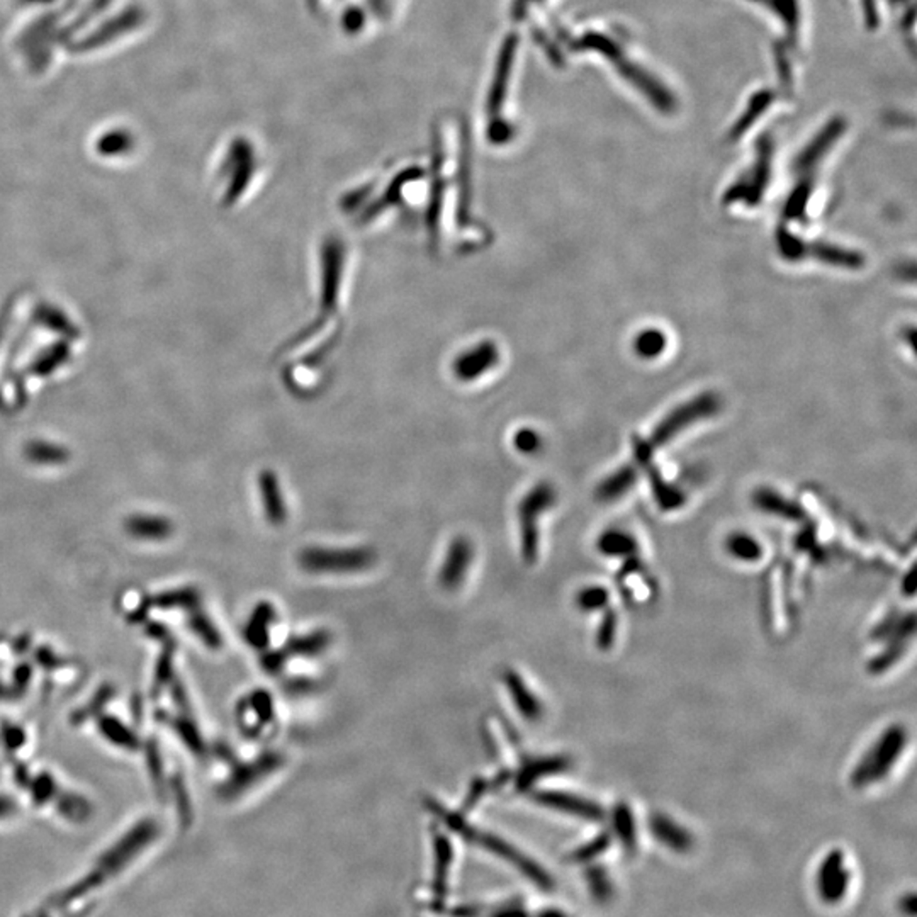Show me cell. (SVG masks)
Here are the masks:
<instances>
[{"label":"cell","instance_id":"f35d334b","mask_svg":"<svg viewBox=\"0 0 917 917\" xmlns=\"http://www.w3.org/2000/svg\"><path fill=\"white\" fill-rule=\"evenodd\" d=\"M493 917H530L529 912L520 904H506L502 909H498Z\"/></svg>","mask_w":917,"mask_h":917},{"label":"cell","instance_id":"d4e9b609","mask_svg":"<svg viewBox=\"0 0 917 917\" xmlns=\"http://www.w3.org/2000/svg\"><path fill=\"white\" fill-rule=\"evenodd\" d=\"M647 471V476H649V483H651V488H653V494L658 502V506L661 510L664 512H673V510H678L685 504V494L680 492L678 488H674L670 483H666L658 469L651 464H647L644 467Z\"/></svg>","mask_w":917,"mask_h":917},{"label":"cell","instance_id":"277c9868","mask_svg":"<svg viewBox=\"0 0 917 917\" xmlns=\"http://www.w3.org/2000/svg\"><path fill=\"white\" fill-rule=\"evenodd\" d=\"M297 563L311 574H352L371 568L375 553L371 547H308L299 553Z\"/></svg>","mask_w":917,"mask_h":917},{"label":"cell","instance_id":"ab89813d","mask_svg":"<svg viewBox=\"0 0 917 917\" xmlns=\"http://www.w3.org/2000/svg\"><path fill=\"white\" fill-rule=\"evenodd\" d=\"M518 447L523 453H532V451H535L539 447V437L535 434H532V432H525L523 435L518 437Z\"/></svg>","mask_w":917,"mask_h":917},{"label":"cell","instance_id":"5bb4252c","mask_svg":"<svg viewBox=\"0 0 917 917\" xmlns=\"http://www.w3.org/2000/svg\"><path fill=\"white\" fill-rule=\"evenodd\" d=\"M503 683L518 713L529 723H539L543 715V703L530 690L523 678L513 670H506L503 672Z\"/></svg>","mask_w":917,"mask_h":917},{"label":"cell","instance_id":"d6a6232c","mask_svg":"<svg viewBox=\"0 0 917 917\" xmlns=\"http://www.w3.org/2000/svg\"><path fill=\"white\" fill-rule=\"evenodd\" d=\"M802 244H803V240L799 238L797 234L788 232L787 226H783V224L778 226L776 245H778V252L783 259L790 260V262L802 260Z\"/></svg>","mask_w":917,"mask_h":917},{"label":"cell","instance_id":"52a82bcc","mask_svg":"<svg viewBox=\"0 0 917 917\" xmlns=\"http://www.w3.org/2000/svg\"><path fill=\"white\" fill-rule=\"evenodd\" d=\"M283 764H284V756L281 753L267 751V753L260 754L259 758H255L254 762L238 766L233 772L232 776L228 778V782L223 785L221 792L224 797H230V799L236 797V795H242L248 788L259 783L260 780L267 778L275 770H279Z\"/></svg>","mask_w":917,"mask_h":917},{"label":"cell","instance_id":"e575fe53","mask_svg":"<svg viewBox=\"0 0 917 917\" xmlns=\"http://www.w3.org/2000/svg\"><path fill=\"white\" fill-rule=\"evenodd\" d=\"M191 629L194 631L204 643H206L209 647H220L221 646V635L218 633V629L211 623V621L201 615V613H195L194 617L191 619Z\"/></svg>","mask_w":917,"mask_h":917},{"label":"cell","instance_id":"60d3db41","mask_svg":"<svg viewBox=\"0 0 917 917\" xmlns=\"http://www.w3.org/2000/svg\"><path fill=\"white\" fill-rule=\"evenodd\" d=\"M899 909H901V912L905 914V916H916V895H914L912 892L904 895V897L901 899V902H899Z\"/></svg>","mask_w":917,"mask_h":917},{"label":"cell","instance_id":"1f68e13d","mask_svg":"<svg viewBox=\"0 0 917 917\" xmlns=\"http://www.w3.org/2000/svg\"><path fill=\"white\" fill-rule=\"evenodd\" d=\"M610 844H612V836L608 832H602L593 840L588 841L586 844L576 848L569 854V860L574 863H590V862H593L594 858H598L600 854L607 852Z\"/></svg>","mask_w":917,"mask_h":917},{"label":"cell","instance_id":"6da1fadb","mask_svg":"<svg viewBox=\"0 0 917 917\" xmlns=\"http://www.w3.org/2000/svg\"><path fill=\"white\" fill-rule=\"evenodd\" d=\"M723 408V400L715 393H703L698 394L693 400L686 401L674 408L673 412L666 414L649 439H633V463L635 467H646L653 463L654 453L670 444L678 434H682L686 428L695 425L703 418H711L713 414H719Z\"/></svg>","mask_w":917,"mask_h":917},{"label":"cell","instance_id":"4fadbf2b","mask_svg":"<svg viewBox=\"0 0 917 917\" xmlns=\"http://www.w3.org/2000/svg\"><path fill=\"white\" fill-rule=\"evenodd\" d=\"M573 768V760L569 756L563 754H553V756H541L533 758L530 762L523 763L517 775V790H529L537 782L547 776L559 775Z\"/></svg>","mask_w":917,"mask_h":917},{"label":"cell","instance_id":"9c48e42d","mask_svg":"<svg viewBox=\"0 0 917 917\" xmlns=\"http://www.w3.org/2000/svg\"><path fill=\"white\" fill-rule=\"evenodd\" d=\"M533 801L537 802L539 805L554 809L557 812L578 817V819L588 821V822H600L605 819V811L596 802L574 795V793L543 790V792L533 793Z\"/></svg>","mask_w":917,"mask_h":917},{"label":"cell","instance_id":"44dd1931","mask_svg":"<svg viewBox=\"0 0 917 917\" xmlns=\"http://www.w3.org/2000/svg\"><path fill=\"white\" fill-rule=\"evenodd\" d=\"M639 471L633 464L623 465L613 474H610L607 479H603L598 488H596V498L602 503H612L615 500H621L627 493L633 490V484L637 483Z\"/></svg>","mask_w":917,"mask_h":917},{"label":"cell","instance_id":"f1b7e54d","mask_svg":"<svg viewBox=\"0 0 917 917\" xmlns=\"http://www.w3.org/2000/svg\"><path fill=\"white\" fill-rule=\"evenodd\" d=\"M633 349L641 359H656L666 349V335L654 328L644 330L635 338Z\"/></svg>","mask_w":917,"mask_h":917},{"label":"cell","instance_id":"8d00e7d4","mask_svg":"<svg viewBox=\"0 0 917 917\" xmlns=\"http://www.w3.org/2000/svg\"><path fill=\"white\" fill-rule=\"evenodd\" d=\"M490 788H492V783H488V782H486V780H483V778H476V780L471 783L469 792H467V795H465L464 811L473 809V807L478 803L479 799H481V797H483V795H484Z\"/></svg>","mask_w":917,"mask_h":917},{"label":"cell","instance_id":"4dcf8cb0","mask_svg":"<svg viewBox=\"0 0 917 917\" xmlns=\"http://www.w3.org/2000/svg\"><path fill=\"white\" fill-rule=\"evenodd\" d=\"M131 533L145 537V539H162L168 535L170 525L167 520L162 518L140 517L133 518L128 523Z\"/></svg>","mask_w":917,"mask_h":917},{"label":"cell","instance_id":"5b68a950","mask_svg":"<svg viewBox=\"0 0 917 917\" xmlns=\"http://www.w3.org/2000/svg\"><path fill=\"white\" fill-rule=\"evenodd\" d=\"M556 503V492L549 484H537L532 492L522 500L518 506V520H520V549L522 557L527 564H535L539 559V518L545 510Z\"/></svg>","mask_w":917,"mask_h":917},{"label":"cell","instance_id":"484cf974","mask_svg":"<svg viewBox=\"0 0 917 917\" xmlns=\"http://www.w3.org/2000/svg\"><path fill=\"white\" fill-rule=\"evenodd\" d=\"M612 831L627 852H635V846H637L635 817H633V809L623 802L617 803L612 809Z\"/></svg>","mask_w":917,"mask_h":917},{"label":"cell","instance_id":"ee69618b","mask_svg":"<svg viewBox=\"0 0 917 917\" xmlns=\"http://www.w3.org/2000/svg\"><path fill=\"white\" fill-rule=\"evenodd\" d=\"M539 917H566V916H564V914H563L561 911H557V909H545V911H543V912L539 914Z\"/></svg>","mask_w":917,"mask_h":917},{"label":"cell","instance_id":"d590c367","mask_svg":"<svg viewBox=\"0 0 917 917\" xmlns=\"http://www.w3.org/2000/svg\"><path fill=\"white\" fill-rule=\"evenodd\" d=\"M902 619V615H895V613H889L883 621L880 622L879 625H875V629L872 631V641L873 643H883L891 637L892 633L897 631L899 627V622Z\"/></svg>","mask_w":917,"mask_h":917},{"label":"cell","instance_id":"2e32d148","mask_svg":"<svg viewBox=\"0 0 917 917\" xmlns=\"http://www.w3.org/2000/svg\"><path fill=\"white\" fill-rule=\"evenodd\" d=\"M649 827H651L653 836L672 852H692V848L695 844L692 832L685 827L680 826L676 821H673L672 817H668L666 814L653 815L649 821Z\"/></svg>","mask_w":917,"mask_h":917},{"label":"cell","instance_id":"4316f807","mask_svg":"<svg viewBox=\"0 0 917 917\" xmlns=\"http://www.w3.org/2000/svg\"><path fill=\"white\" fill-rule=\"evenodd\" d=\"M812 193H814V177L805 174L802 181L793 187L792 194L788 195L787 204L783 207V220H803Z\"/></svg>","mask_w":917,"mask_h":917},{"label":"cell","instance_id":"f546056e","mask_svg":"<svg viewBox=\"0 0 917 917\" xmlns=\"http://www.w3.org/2000/svg\"><path fill=\"white\" fill-rule=\"evenodd\" d=\"M576 607L584 613L603 612L610 603V592L603 586H586L576 594Z\"/></svg>","mask_w":917,"mask_h":917},{"label":"cell","instance_id":"30bf717a","mask_svg":"<svg viewBox=\"0 0 917 917\" xmlns=\"http://www.w3.org/2000/svg\"><path fill=\"white\" fill-rule=\"evenodd\" d=\"M474 557V547L465 537H455L439 573L440 588L454 592L464 582L467 569L471 568Z\"/></svg>","mask_w":917,"mask_h":917},{"label":"cell","instance_id":"ffe728a7","mask_svg":"<svg viewBox=\"0 0 917 917\" xmlns=\"http://www.w3.org/2000/svg\"><path fill=\"white\" fill-rule=\"evenodd\" d=\"M275 621V608L269 602H262L252 612L245 625V641L255 649L269 646L272 623Z\"/></svg>","mask_w":917,"mask_h":917},{"label":"cell","instance_id":"9a60e30c","mask_svg":"<svg viewBox=\"0 0 917 917\" xmlns=\"http://www.w3.org/2000/svg\"><path fill=\"white\" fill-rule=\"evenodd\" d=\"M274 700L267 690H257L246 698L240 709V719L248 736L257 737L267 723L274 721Z\"/></svg>","mask_w":917,"mask_h":917},{"label":"cell","instance_id":"3957f363","mask_svg":"<svg viewBox=\"0 0 917 917\" xmlns=\"http://www.w3.org/2000/svg\"><path fill=\"white\" fill-rule=\"evenodd\" d=\"M907 746V731L895 723L887 727L865 756L854 766L852 787L865 788L885 780Z\"/></svg>","mask_w":917,"mask_h":917},{"label":"cell","instance_id":"ba28073f","mask_svg":"<svg viewBox=\"0 0 917 917\" xmlns=\"http://www.w3.org/2000/svg\"><path fill=\"white\" fill-rule=\"evenodd\" d=\"M850 887V873L844 868V854L841 850L827 852L817 872V891L826 904H838Z\"/></svg>","mask_w":917,"mask_h":917},{"label":"cell","instance_id":"d6986e66","mask_svg":"<svg viewBox=\"0 0 917 917\" xmlns=\"http://www.w3.org/2000/svg\"><path fill=\"white\" fill-rule=\"evenodd\" d=\"M434 850H435V873H434V895L437 904H444L447 895V880L449 868L453 865V844L449 838L442 832L434 836Z\"/></svg>","mask_w":917,"mask_h":917},{"label":"cell","instance_id":"e0dca14e","mask_svg":"<svg viewBox=\"0 0 917 917\" xmlns=\"http://www.w3.org/2000/svg\"><path fill=\"white\" fill-rule=\"evenodd\" d=\"M753 504L758 510H762L763 513H768V515H773V517L782 518L787 522H793V523L803 522L807 517L801 504L788 500L783 494H780L772 488H760L753 493Z\"/></svg>","mask_w":917,"mask_h":917},{"label":"cell","instance_id":"7402d4cb","mask_svg":"<svg viewBox=\"0 0 917 917\" xmlns=\"http://www.w3.org/2000/svg\"><path fill=\"white\" fill-rule=\"evenodd\" d=\"M260 493H262V502H264V510H265L267 520L271 522L272 525L284 523L287 510H285L284 500L281 494V488L277 484V479L274 478V474L271 473L262 474Z\"/></svg>","mask_w":917,"mask_h":917},{"label":"cell","instance_id":"ac0fdd59","mask_svg":"<svg viewBox=\"0 0 917 917\" xmlns=\"http://www.w3.org/2000/svg\"><path fill=\"white\" fill-rule=\"evenodd\" d=\"M330 643H332V635L328 631H314V633H304V635L291 637L279 651L284 656L285 661H289L291 658H314L326 651Z\"/></svg>","mask_w":917,"mask_h":917},{"label":"cell","instance_id":"8992f818","mask_svg":"<svg viewBox=\"0 0 917 917\" xmlns=\"http://www.w3.org/2000/svg\"><path fill=\"white\" fill-rule=\"evenodd\" d=\"M772 155H773V146H772L770 140L760 142L754 167L751 168L750 174H746L743 179H739L736 184H733L727 189V193L723 194L725 204H734L739 201H744L748 206L760 204L764 191L768 187V182H770Z\"/></svg>","mask_w":917,"mask_h":917},{"label":"cell","instance_id":"836d02e7","mask_svg":"<svg viewBox=\"0 0 917 917\" xmlns=\"http://www.w3.org/2000/svg\"><path fill=\"white\" fill-rule=\"evenodd\" d=\"M603 619L600 622V627L596 631V646L602 651H607L613 646L617 631H619V617L613 610H603Z\"/></svg>","mask_w":917,"mask_h":917},{"label":"cell","instance_id":"7bdbcfd3","mask_svg":"<svg viewBox=\"0 0 917 917\" xmlns=\"http://www.w3.org/2000/svg\"><path fill=\"white\" fill-rule=\"evenodd\" d=\"M453 914L455 917H478L479 912L476 909H474V907H471V905H464V907L455 909Z\"/></svg>","mask_w":917,"mask_h":917},{"label":"cell","instance_id":"7a4b0ae2","mask_svg":"<svg viewBox=\"0 0 917 917\" xmlns=\"http://www.w3.org/2000/svg\"><path fill=\"white\" fill-rule=\"evenodd\" d=\"M426 805L435 814L439 815L440 819L447 826L451 827L454 832H457L463 840L471 842V844L481 846V848L488 850L493 854L500 856L504 862L512 863L522 875H525L539 889L551 891L554 887V880L543 870V866L539 865L537 862H533L527 854L518 852L517 848H513L510 842H506V841L498 838V836H493L490 832H481L476 827L467 824V821H465L463 815L454 814L451 811H447L445 807H442L437 802L430 801Z\"/></svg>","mask_w":917,"mask_h":917},{"label":"cell","instance_id":"8fae6325","mask_svg":"<svg viewBox=\"0 0 917 917\" xmlns=\"http://www.w3.org/2000/svg\"><path fill=\"white\" fill-rule=\"evenodd\" d=\"M914 633H916L914 613L902 615L897 631L892 633L887 641H883V644H885L883 651L880 653L879 656H875L868 663V672L872 674H882V673L891 670L892 666L904 656L905 649L912 641Z\"/></svg>","mask_w":917,"mask_h":917},{"label":"cell","instance_id":"83f0119b","mask_svg":"<svg viewBox=\"0 0 917 917\" xmlns=\"http://www.w3.org/2000/svg\"><path fill=\"white\" fill-rule=\"evenodd\" d=\"M584 879H586V883H588V891L593 895L596 902L607 904V902H610L613 899L615 891H613L612 880L608 877L607 868L600 865L590 866L584 872Z\"/></svg>","mask_w":917,"mask_h":917},{"label":"cell","instance_id":"7c38bea8","mask_svg":"<svg viewBox=\"0 0 917 917\" xmlns=\"http://www.w3.org/2000/svg\"><path fill=\"white\" fill-rule=\"evenodd\" d=\"M814 259L822 262L826 265L841 267V269H862L865 265V257L850 248L831 245V244H819V242H803L802 244V260Z\"/></svg>","mask_w":917,"mask_h":917},{"label":"cell","instance_id":"b9f144b4","mask_svg":"<svg viewBox=\"0 0 917 917\" xmlns=\"http://www.w3.org/2000/svg\"><path fill=\"white\" fill-rule=\"evenodd\" d=\"M914 580H916V571H914V568H911L909 569V573L905 574L904 580H902V592L905 594H909V596H912L914 592H916V583H914Z\"/></svg>","mask_w":917,"mask_h":917},{"label":"cell","instance_id":"cb8c5ba5","mask_svg":"<svg viewBox=\"0 0 917 917\" xmlns=\"http://www.w3.org/2000/svg\"><path fill=\"white\" fill-rule=\"evenodd\" d=\"M596 549L600 554L607 557H627L633 559L637 553V541L633 539L629 532L623 530L610 529L605 530L598 541Z\"/></svg>","mask_w":917,"mask_h":917},{"label":"cell","instance_id":"603a6c76","mask_svg":"<svg viewBox=\"0 0 917 917\" xmlns=\"http://www.w3.org/2000/svg\"><path fill=\"white\" fill-rule=\"evenodd\" d=\"M727 554L744 564L760 563L764 556V549L758 539L746 532H734L725 539Z\"/></svg>","mask_w":917,"mask_h":917},{"label":"cell","instance_id":"74e56055","mask_svg":"<svg viewBox=\"0 0 917 917\" xmlns=\"http://www.w3.org/2000/svg\"><path fill=\"white\" fill-rule=\"evenodd\" d=\"M103 729L105 731V736L109 737L111 741L117 743V744L130 746V748L133 744H135V739L131 737V733L130 734H126V733H125V734H123V733H119V731H116V727H115V723H113V721L104 723Z\"/></svg>","mask_w":917,"mask_h":917}]
</instances>
